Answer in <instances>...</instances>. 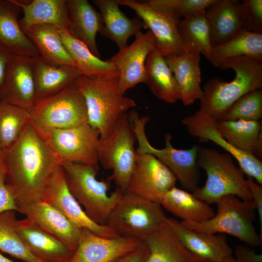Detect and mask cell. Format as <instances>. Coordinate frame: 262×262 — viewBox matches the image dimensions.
I'll return each instance as SVG.
<instances>
[{"label":"cell","instance_id":"7a4b0ae2","mask_svg":"<svg viewBox=\"0 0 262 262\" xmlns=\"http://www.w3.org/2000/svg\"><path fill=\"white\" fill-rule=\"evenodd\" d=\"M218 67L232 69L235 78L229 82L217 77L209 80L203 86L199 108L216 121L221 120L229 107L241 97L262 87V62L241 56L225 60Z\"/></svg>","mask_w":262,"mask_h":262},{"label":"cell","instance_id":"f546056e","mask_svg":"<svg viewBox=\"0 0 262 262\" xmlns=\"http://www.w3.org/2000/svg\"><path fill=\"white\" fill-rule=\"evenodd\" d=\"M145 82L154 95L168 103L180 100L178 83L165 57L154 47L149 52L145 63Z\"/></svg>","mask_w":262,"mask_h":262},{"label":"cell","instance_id":"52a82bcc","mask_svg":"<svg viewBox=\"0 0 262 262\" xmlns=\"http://www.w3.org/2000/svg\"><path fill=\"white\" fill-rule=\"evenodd\" d=\"M128 115L138 143L137 153H148L155 156L171 171L184 190L192 193L198 187L200 172L197 157L199 146L194 145L188 149H177L172 145L171 135L167 133L164 136V147L156 148L150 144L145 132L149 117H140L133 110H130Z\"/></svg>","mask_w":262,"mask_h":262},{"label":"cell","instance_id":"4fadbf2b","mask_svg":"<svg viewBox=\"0 0 262 262\" xmlns=\"http://www.w3.org/2000/svg\"><path fill=\"white\" fill-rule=\"evenodd\" d=\"M119 5L133 10L149 29L154 38V48L164 57L179 55L188 51L178 31L177 22L171 17L154 9L146 0H117Z\"/></svg>","mask_w":262,"mask_h":262},{"label":"cell","instance_id":"ee69618b","mask_svg":"<svg viewBox=\"0 0 262 262\" xmlns=\"http://www.w3.org/2000/svg\"><path fill=\"white\" fill-rule=\"evenodd\" d=\"M234 253L237 262H262V254L257 253L251 246L246 244L237 245Z\"/></svg>","mask_w":262,"mask_h":262},{"label":"cell","instance_id":"4316f807","mask_svg":"<svg viewBox=\"0 0 262 262\" xmlns=\"http://www.w3.org/2000/svg\"><path fill=\"white\" fill-rule=\"evenodd\" d=\"M66 2L69 31L99 58L96 36L103 27L100 12L86 0H66Z\"/></svg>","mask_w":262,"mask_h":262},{"label":"cell","instance_id":"f1b7e54d","mask_svg":"<svg viewBox=\"0 0 262 262\" xmlns=\"http://www.w3.org/2000/svg\"><path fill=\"white\" fill-rule=\"evenodd\" d=\"M23 13L19 23L24 33L37 24L53 25L59 30H69L66 0H15Z\"/></svg>","mask_w":262,"mask_h":262},{"label":"cell","instance_id":"60d3db41","mask_svg":"<svg viewBox=\"0 0 262 262\" xmlns=\"http://www.w3.org/2000/svg\"><path fill=\"white\" fill-rule=\"evenodd\" d=\"M241 2L243 30L262 34V0H243Z\"/></svg>","mask_w":262,"mask_h":262},{"label":"cell","instance_id":"d6a6232c","mask_svg":"<svg viewBox=\"0 0 262 262\" xmlns=\"http://www.w3.org/2000/svg\"><path fill=\"white\" fill-rule=\"evenodd\" d=\"M159 203L181 221L200 223L211 219L215 213L209 204L176 186L162 196Z\"/></svg>","mask_w":262,"mask_h":262},{"label":"cell","instance_id":"9c48e42d","mask_svg":"<svg viewBox=\"0 0 262 262\" xmlns=\"http://www.w3.org/2000/svg\"><path fill=\"white\" fill-rule=\"evenodd\" d=\"M30 120L43 129H63L87 123L84 98L74 82L53 95L39 98L28 110Z\"/></svg>","mask_w":262,"mask_h":262},{"label":"cell","instance_id":"681fc988","mask_svg":"<svg viewBox=\"0 0 262 262\" xmlns=\"http://www.w3.org/2000/svg\"><path fill=\"white\" fill-rule=\"evenodd\" d=\"M3 153V150L1 147L0 144V160L2 156Z\"/></svg>","mask_w":262,"mask_h":262},{"label":"cell","instance_id":"7c38bea8","mask_svg":"<svg viewBox=\"0 0 262 262\" xmlns=\"http://www.w3.org/2000/svg\"><path fill=\"white\" fill-rule=\"evenodd\" d=\"M42 201L60 211L72 223L81 229H88L105 238L119 235L107 225H99L91 220L72 195L68 187L61 167L54 172L44 191Z\"/></svg>","mask_w":262,"mask_h":262},{"label":"cell","instance_id":"74e56055","mask_svg":"<svg viewBox=\"0 0 262 262\" xmlns=\"http://www.w3.org/2000/svg\"><path fill=\"white\" fill-rule=\"evenodd\" d=\"M30 119L27 109L0 101V144L3 151L17 141Z\"/></svg>","mask_w":262,"mask_h":262},{"label":"cell","instance_id":"f35d334b","mask_svg":"<svg viewBox=\"0 0 262 262\" xmlns=\"http://www.w3.org/2000/svg\"><path fill=\"white\" fill-rule=\"evenodd\" d=\"M262 117V90L259 89L250 91L238 98L226 110L221 120L259 121Z\"/></svg>","mask_w":262,"mask_h":262},{"label":"cell","instance_id":"44dd1931","mask_svg":"<svg viewBox=\"0 0 262 262\" xmlns=\"http://www.w3.org/2000/svg\"><path fill=\"white\" fill-rule=\"evenodd\" d=\"M166 223L182 244L202 260L220 262L232 255V249L224 234L196 231L173 218L167 217Z\"/></svg>","mask_w":262,"mask_h":262},{"label":"cell","instance_id":"4dcf8cb0","mask_svg":"<svg viewBox=\"0 0 262 262\" xmlns=\"http://www.w3.org/2000/svg\"><path fill=\"white\" fill-rule=\"evenodd\" d=\"M33 60L36 99L57 93L81 76L74 66H52L40 55L33 57Z\"/></svg>","mask_w":262,"mask_h":262},{"label":"cell","instance_id":"5bb4252c","mask_svg":"<svg viewBox=\"0 0 262 262\" xmlns=\"http://www.w3.org/2000/svg\"><path fill=\"white\" fill-rule=\"evenodd\" d=\"M182 123L189 134L198 138L200 142L212 141L223 148L236 159L247 177L262 185V161L253 154L239 150L228 143L218 131L216 120L211 115L199 109L183 118Z\"/></svg>","mask_w":262,"mask_h":262},{"label":"cell","instance_id":"d4e9b609","mask_svg":"<svg viewBox=\"0 0 262 262\" xmlns=\"http://www.w3.org/2000/svg\"><path fill=\"white\" fill-rule=\"evenodd\" d=\"M142 241L148 249L145 262H200L202 260L182 244L166 221Z\"/></svg>","mask_w":262,"mask_h":262},{"label":"cell","instance_id":"5b68a950","mask_svg":"<svg viewBox=\"0 0 262 262\" xmlns=\"http://www.w3.org/2000/svg\"><path fill=\"white\" fill-rule=\"evenodd\" d=\"M74 83L85 101L87 123L100 140L112 133L122 114L136 106L134 100L119 94L118 79L100 81L80 76Z\"/></svg>","mask_w":262,"mask_h":262},{"label":"cell","instance_id":"277c9868","mask_svg":"<svg viewBox=\"0 0 262 262\" xmlns=\"http://www.w3.org/2000/svg\"><path fill=\"white\" fill-rule=\"evenodd\" d=\"M197 162L199 168L205 171L207 179L203 186L192 192L196 197L209 204L227 195L252 200L245 174L229 154L199 147Z\"/></svg>","mask_w":262,"mask_h":262},{"label":"cell","instance_id":"1f68e13d","mask_svg":"<svg viewBox=\"0 0 262 262\" xmlns=\"http://www.w3.org/2000/svg\"><path fill=\"white\" fill-rule=\"evenodd\" d=\"M216 126L221 136L232 147L262 158V124L260 120H218Z\"/></svg>","mask_w":262,"mask_h":262},{"label":"cell","instance_id":"836d02e7","mask_svg":"<svg viewBox=\"0 0 262 262\" xmlns=\"http://www.w3.org/2000/svg\"><path fill=\"white\" fill-rule=\"evenodd\" d=\"M25 33L36 47L41 58L48 64L75 66L57 27L50 24H37L29 28Z\"/></svg>","mask_w":262,"mask_h":262},{"label":"cell","instance_id":"bcb514c9","mask_svg":"<svg viewBox=\"0 0 262 262\" xmlns=\"http://www.w3.org/2000/svg\"><path fill=\"white\" fill-rule=\"evenodd\" d=\"M13 54L0 44V88L2 84L7 64Z\"/></svg>","mask_w":262,"mask_h":262},{"label":"cell","instance_id":"ba28073f","mask_svg":"<svg viewBox=\"0 0 262 262\" xmlns=\"http://www.w3.org/2000/svg\"><path fill=\"white\" fill-rule=\"evenodd\" d=\"M167 218L159 203L126 191L110 213L106 225L120 236L142 241Z\"/></svg>","mask_w":262,"mask_h":262},{"label":"cell","instance_id":"7dc6e473","mask_svg":"<svg viewBox=\"0 0 262 262\" xmlns=\"http://www.w3.org/2000/svg\"><path fill=\"white\" fill-rule=\"evenodd\" d=\"M220 262H237L233 255H231Z\"/></svg>","mask_w":262,"mask_h":262},{"label":"cell","instance_id":"ab89813d","mask_svg":"<svg viewBox=\"0 0 262 262\" xmlns=\"http://www.w3.org/2000/svg\"><path fill=\"white\" fill-rule=\"evenodd\" d=\"M214 0H148L154 9L176 21L196 13L205 12Z\"/></svg>","mask_w":262,"mask_h":262},{"label":"cell","instance_id":"ac0fdd59","mask_svg":"<svg viewBox=\"0 0 262 262\" xmlns=\"http://www.w3.org/2000/svg\"><path fill=\"white\" fill-rule=\"evenodd\" d=\"M141 240L123 236L105 238L82 229L78 246L69 262H111L141 246Z\"/></svg>","mask_w":262,"mask_h":262},{"label":"cell","instance_id":"3957f363","mask_svg":"<svg viewBox=\"0 0 262 262\" xmlns=\"http://www.w3.org/2000/svg\"><path fill=\"white\" fill-rule=\"evenodd\" d=\"M61 167L69 191L84 209L88 217L99 225H106L112 211L120 199L122 192L116 189L108 193L111 180H98L96 176L98 164L89 165L62 162Z\"/></svg>","mask_w":262,"mask_h":262},{"label":"cell","instance_id":"7bdbcfd3","mask_svg":"<svg viewBox=\"0 0 262 262\" xmlns=\"http://www.w3.org/2000/svg\"><path fill=\"white\" fill-rule=\"evenodd\" d=\"M247 184L252 196L255 211H257L259 219L260 234L262 240V185L256 182L251 177L246 178Z\"/></svg>","mask_w":262,"mask_h":262},{"label":"cell","instance_id":"7402d4cb","mask_svg":"<svg viewBox=\"0 0 262 262\" xmlns=\"http://www.w3.org/2000/svg\"><path fill=\"white\" fill-rule=\"evenodd\" d=\"M63 43L81 75L100 81L117 79L118 71L112 63L95 55L68 29L59 30Z\"/></svg>","mask_w":262,"mask_h":262},{"label":"cell","instance_id":"d590c367","mask_svg":"<svg viewBox=\"0 0 262 262\" xmlns=\"http://www.w3.org/2000/svg\"><path fill=\"white\" fill-rule=\"evenodd\" d=\"M177 27L179 35L188 51H198L210 61L212 46L210 28L205 11L179 20Z\"/></svg>","mask_w":262,"mask_h":262},{"label":"cell","instance_id":"d6986e66","mask_svg":"<svg viewBox=\"0 0 262 262\" xmlns=\"http://www.w3.org/2000/svg\"><path fill=\"white\" fill-rule=\"evenodd\" d=\"M17 206L18 212L35 222L75 252L82 229L72 223L58 209L42 200Z\"/></svg>","mask_w":262,"mask_h":262},{"label":"cell","instance_id":"484cf974","mask_svg":"<svg viewBox=\"0 0 262 262\" xmlns=\"http://www.w3.org/2000/svg\"><path fill=\"white\" fill-rule=\"evenodd\" d=\"M98 8L103 27L100 34L113 41L119 50L128 46L129 38L143 28V23L137 16L128 17L119 7L117 0H93Z\"/></svg>","mask_w":262,"mask_h":262},{"label":"cell","instance_id":"2e32d148","mask_svg":"<svg viewBox=\"0 0 262 262\" xmlns=\"http://www.w3.org/2000/svg\"><path fill=\"white\" fill-rule=\"evenodd\" d=\"M133 42L107 60L117 68L118 89L121 96L137 84L145 82L147 58L154 47L155 38L149 30L138 32Z\"/></svg>","mask_w":262,"mask_h":262},{"label":"cell","instance_id":"8d00e7d4","mask_svg":"<svg viewBox=\"0 0 262 262\" xmlns=\"http://www.w3.org/2000/svg\"><path fill=\"white\" fill-rule=\"evenodd\" d=\"M15 212L0 213V251L25 262H42L30 252L19 235Z\"/></svg>","mask_w":262,"mask_h":262},{"label":"cell","instance_id":"c3c4849f","mask_svg":"<svg viewBox=\"0 0 262 262\" xmlns=\"http://www.w3.org/2000/svg\"><path fill=\"white\" fill-rule=\"evenodd\" d=\"M0 262H14L9 259L4 257L0 253Z\"/></svg>","mask_w":262,"mask_h":262},{"label":"cell","instance_id":"30bf717a","mask_svg":"<svg viewBox=\"0 0 262 262\" xmlns=\"http://www.w3.org/2000/svg\"><path fill=\"white\" fill-rule=\"evenodd\" d=\"M136 137L127 113L122 114L112 133L103 140L99 139L98 161L105 169L112 170L108 178L122 192L127 190L136 164Z\"/></svg>","mask_w":262,"mask_h":262},{"label":"cell","instance_id":"8fae6325","mask_svg":"<svg viewBox=\"0 0 262 262\" xmlns=\"http://www.w3.org/2000/svg\"><path fill=\"white\" fill-rule=\"evenodd\" d=\"M35 126L62 162L98 164L97 147L99 135L88 123L63 129H43Z\"/></svg>","mask_w":262,"mask_h":262},{"label":"cell","instance_id":"ffe728a7","mask_svg":"<svg viewBox=\"0 0 262 262\" xmlns=\"http://www.w3.org/2000/svg\"><path fill=\"white\" fill-rule=\"evenodd\" d=\"M16 229L30 252L42 262H69L74 252L30 218L16 221Z\"/></svg>","mask_w":262,"mask_h":262},{"label":"cell","instance_id":"6da1fadb","mask_svg":"<svg viewBox=\"0 0 262 262\" xmlns=\"http://www.w3.org/2000/svg\"><path fill=\"white\" fill-rule=\"evenodd\" d=\"M6 183L17 205L39 202L62 160L29 120L17 141L3 151Z\"/></svg>","mask_w":262,"mask_h":262},{"label":"cell","instance_id":"603a6c76","mask_svg":"<svg viewBox=\"0 0 262 262\" xmlns=\"http://www.w3.org/2000/svg\"><path fill=\"white\" fill-rule=\"evenodd\" d=\"M165 59L179 85L183 104L188 106L197 99L201 101L203 92L200 87V53L190 50L181 55H169Z\"/></svg>","mask_w":262,"mask_h":262},{"label":"cell","instance_id":"9a60e30c","mask_svg":"<svg viewBox=\"0 0 262 262\" xmlns=\"http://www.w3.org/2000/svg\"><path fill=\"white\" fill-rule=\"evenodd\" d=\"M177 181L171 171L155 156L137 154L127 191L159 203Z\"/></svg>","mask_w":262,"mask_h":262},{"label":"cell","instance_id":"b9f144b4","mask_svg":"<svg viewBox=\"0 0 262 262\" xmlns=\"http://www.w3.org/2000/svg\"><path fill=\"white\" fill-rule=\"evenodd\" d=\"M6 180V173L1 157L0 160V213L9 211L18 212L15 198Z\"/></svg>","mask_w":262,"mask_h":262},{"label":"cell","instance_id":"f6af8a7d","mask_svg":"<svg viewBox=\"0 0 262 262\" xmlns=\"http://www.w3.org/2000/svg\"><path fill=\"white\" fill-rule=\"evenodd\" d=\"M148 254V249L143 245L134 250L122 255L111 262H145Z\"/></svg>","mask_w":262,"mask_h":262},{"label":"cell","instance_id":"83f0119b","mask_svg":"<svg viewBox=\"0 0 262 262\" xmlns=\"http://www.w3.org/2000/svg\"><path fill=\"white\" fill-rule=\"evenodd\" d=\"M241 10L242 2L238 0H214L207 8L212 47L227 41L243 30Z\"/></svg>","mask_w":262,"mask_h":262},{"label":"cell","instance_id":"e0dca14e","mask_svg":"<svg viewBox=\"0 0 262 262\" xmlns=\"http://www.w3.org/2000/svg\"><path fill=\"white\" fill-rule=\"evenodd\" d=\"M33 57L12 55L0 88V101L28 110L36 100Z\"/></svg>","mask_w":262,"mask_h":262},{"label":"cell","instance_id":"8992f818","mask_svg":"<svg viewBox=\"0 0 262 262\" xmlns=\"http://www.w3.org/2000/svg\"><path fill=\"white\" fill-rule=\"evenodd\" d=\"M213 217L200 223L181 221L185 227L210 233L228 234L251 247L262 243L254 226L255 209L252 200H243L233 195H227L216 202Z\"/></svg>","mask_w":262,"mask_h":262},{"label":"cell","instance_id":"cb8c5ba5","mask_svg":"<svg viewBox=\"0 0 262 262\" xmlns=\"http://www.w3.org/2000/svg\"><path fill=\"white\" fill-rule=\"evenodd\" d=\"M21 11L15 0H0V44L14 55L34 57L39 53L20 27Z\"/></svg>","mask_w":262,"mask_h":262},{"label":"cell","instance_id":"f907efd6","mask_svg":"<svg viewBox=\"0 0 262 262\" xmlns=\"http://www.w3.org/2000/svg\"><path fill=\"white\" fill-rule=\"evenodd\" d=\"M200 262H211L202 260Z\"/></svg>","mask_w":262,"mask_h":262},{"label":"cell","instance_id":"e575fe53","mask_svg":"<svg viewBox=\"0 0 262 262\" xmlns=\"http://www.w3.org/2000/svg\"><path fill=\"white\" fill-rule=\"evenodd\" d=\"M241 56L262 62V34L241 30L227 41L212 47L210 62L218 67L225 60Z\"/></svg>","mask_w":262,"mask_h":262}]
</instances>
